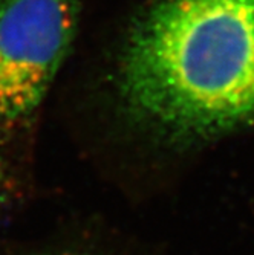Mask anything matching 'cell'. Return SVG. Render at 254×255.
<instances>
[{"label":"cell","mask_w":254,"mask_h":255,"mask_svg":"<svg viewBox=\"0 0 254 255\" xmlns=\"http://www.w3.org/2000/svg\"><path fill=\"white\" fill-rule=\"evenodd\" d=\"M120 87L172 136L254 124V0H156L129 37Z\"/></svg>","instance_id":"6da1fadb"},{"label":"cell","mask_w":254,"mask_h":255,"mask_svg":"<svg viewBox=\"0 0 254 255\" xmlns=\"http://www.w3.org/2000/svg\"><path fill=\"white\" fill-rule=\"evenodd\" d=\"M75 0H0V120L40 106L77 28Z\"/></svg>","instance_id":"7a4b0ae2"},{"label":"cell","mask_w":254,"mask_h":255,"mask_svg":"<svg viewBox=\"0 0 254 255\" xmlns=\"http://www.w3.org/2000/svg\"><path fill=\"white\" fill-rule=\"evenodd\" d=\"M6 193V173H5V165H3V159L0 154V205H2Z\"/></svg>","instance_id":"3957f363"}]
</instances>
